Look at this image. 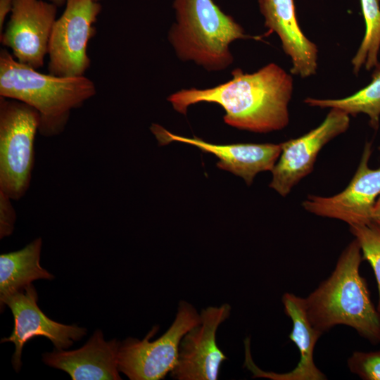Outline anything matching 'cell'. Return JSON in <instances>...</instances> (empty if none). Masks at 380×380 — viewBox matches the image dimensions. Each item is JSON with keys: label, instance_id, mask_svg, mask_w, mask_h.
<instances>
[{"label": "cell", "instance_id": "cell-1", "mask_svg": "<svg viewBox=\"0 0 380 380\" xmlns=\"http://www.w3.org/2000/svg\"><path fill=\"white\" fill-rule=\"evenodd\" d=\"M232 75L230 80L212 88L182 89L169 96L167 101L184 115L193 104L217 103L225 111L224 122L239 129L267 133L287 126L293 89L290 75L270 63L253 73L236 68Z\"/></svg>", "mask_w": 380, "mask_h": 380}, {"label": "cell", "instance_id": "cell-2", "mask_svg": "<svg viewBox=\"0 0 380 380\" xmlns=\"http://www.w3.org/2000/svg\"><path fill=\"white\" fill-rule=\"evenodd\" d=\"M362 259L355 239L341 253L331 274L304 299L310 323L322 334L343 324L376 345L380 343V313L360 273Z\"/></svg>", "mask_w": 380, "mask_h": 380}, {"label": "cell", "instance_id": "cell-3", "mask_svg": "<svg viewBox=\"0 0 380 380\" xmlns=\"http://www.w3.org/2000/svg\"><path fill=\"white\" fill-rule=\"evenodd\" d=\"M92 80L82 75L44 74L18 61L6 49L0 52V96L23 102L39 114V132L45 137L64 130L72 109L96 94Z\"/></svg>", "mask_w": 380, "mask_h": 380}, {"label": "cell", "instance_id": "cell-4", "mask_svg": "<svg viewBox=\"0 0 380 380\" xmlns=\"http://www.w3.org/2000/svg\"><path fill=\"white\" fill-rule=\"evenodd\" d=\"M177 21L168 39L179 59L208 71L224 70L233 62L230 44L246 39L244 30L213 0H175Z\"/></svg>", "mask_w": 380, "mask_h": 380}, {"label": "cell", "instance_id": "cell-5", "mask_svg": "<svg viewBox=\"0 0 380 380\" xmlns=\"http://www.w3.org/2000/svg\"><path fill=\"white\" fill-rule=\"evenodd\" d=\"M40 116L32 106L0 98V191L13 200L27 192L34 167Z\"/></svg>", "mask_w": 380, "mask_h": 380}, {"label": "cell", "instance_id": "cell-6", "mask_svg": "<svg viewBox=\"0 0 380 380\" xmlns=\"http://www.w3.org/2000/svg\"><path fill=\"white\" fill-rule=\"evenodd\" d=\"M200 322L196 309L181 300L172 324L160 337L151 341L158 329L154 327L142 340L129 337L120 343L119 371L131 380L163 379L177 365L182 337Z\"/></svg>", "mask_w": 380, "mask_h": 380}, {"label": "cell", "instance_id": "cell-7", "mask_svg": "<svg viewBox=\"0 0 380 380\" xmlns=\"http://www.w3.org/2000/svg\"><path fill=\"white\" fill-rule=\"evenodd\" d=\"M65 4L49 39L48 70L57 77L82 76L90 65L87 46L101 6L94 0H67Z\"/></svg>", "mask_w": 380, "mask_h": 380}, {"label": "cell", "instance_id": "cell-8", "mask_svg": "<svg viewBox=\"0 0 380 380\" xmlns=\"http://www.w3.org/2000/svg\"><path fill=\"white\" fill-rule=\"evenodd\" d=\"M349 125V115L339 109L331 108L318 127L300 137L281 143V153L271 171L270 187L281 196H286L312 171L322 148L344 133Z\"/></svg>", "mask_w": 380, "mask_h": 380}, {"label": "cell", "instance_id": "cell-9", "mask_svg": "<svg viewBox=\"0 0 380 380\" xmlns=\"http://www.w3.org/2000/svg\"><path fill=\"white\" fill-rule=\"evenodd\" d=\"M230 312L228 303L201 310L200 323L189 330L180 341L177 362L170 373L172 379H218L220 367L227 357L217 346L216 334Z\"/></svg>", "mask_w": 380, "mask_h": 380}, {"label": "cell", "instance_id": "cell-10", "mask_svg": "<svg viewBox=\"0 0 380 380\" xmlns=\"http://www.w3.org/2000/svg\"><path fill=\"white\" fill-rule=\"evenodd\" d=\"M372 143L367 142L351 181L331 196L309 195L303 208L314 215L343 221L349 225L372 222L374 203L380 194V167L370 168Z\"/></svg>", "mask_w": 380, "mask_h": 380}, {"label": "cell", "instance_id": "cell-11", "mask_svg": "<svg viewBox=\"0 0 380 380\" xmlns=\"http://www.w3.org/2000/svg\"><path fill=\"white\" fill-rule=\"evenodd\" d=\"M56 6L42 0H13L11 16L0 40L18 61L34 69L44 65Z\"/></svg>", "mask_w": 380, "mask_h": 380}, {"label": "cell", "instance_id": "cell-12", "mask_svg": "<svg viewBox=\"0 0 380 380\" xmlns=\"http://www.w3.org/2000/svg\"><path fill=\"white\" fill-rule=\"evenodd\" d=\"M37 293L31 284L8 296L1 303V308L7 305L13 315L14 327L10 336L3 338L1 343L12 342L15 352L12 357L13 367L20 369L21 354L25 343L35 336L49 338L57 350H64L86 334L85 328L65 325L49 319L37 305Z\"/></svg>", "mask_w": 380, "mask_h": 380}, {"label": "cell", "instance_id": "cell-13", "mask_svg": "<svg viewBox=\"0 0 380 380\" xmlns=\"http://www.w3.org/2000/svg\"><path fill=\"white\" fill-rule=\"evenodd\" d=\"M151 131L161 146L177 141L213 154L218 158V168L241 177L248 185L258 173L272 171L281 151V144H215L197 137L189 138L173 134L156 124L152 125Z\"/></svg>", "mask_w": 380, "mask_h": 380}, {"label": "cell", "instance_id": "cell-14", "mask_svg": "<svg viewBox=\"0 0 380 380\" xmlns=\"http://www.w3.org/2000/svg\"><path fill=\"white\" fill-rule=\"evenodd\" d=\"M286 315L292 322L289 334L300 352V359L296 367L285 373L265 372L254 363L250 338L244 340L246 367L253 373V378H267L272 380H325L327 376L315 364L314 350L322 333L310 323L305 308V299L293 293H285L281 298Z\"/></svg>", "mask_w": 380, "mask_h": 380}, {"label": "cell", "instance_id": "cell-15", "mask_svg": "<svg viewBox=\"0 0 380 380\" xmlns=\"http://www.w3.org/2000/svg\"><path fill=\"white\" fill-rule=\"evenodd\" d=\"M120 343L115 338L106 341L97 330L80 348L56 350L43 355L47 365L67 372L72 380H118V355Z\"/></svg>", "mask_w": 380, "mask_h": 380}, {"label": "cell", "instance_id": "cell-16", "mask_svg": "<svg viewBox=\"0 0 380 380\" xmlns=\"http://www.w3.org/2000/svg\"><path fill=\"white\" fill-rule=\"evenodd\" d=\"M265 26L279 37L291 60V72L302 78L316 73L318 49L301 30L293 0H258Z\"/></svg>", "mask_w": 380, "mask_h": 380}, {"label": "cell", "instance_id": "cell-17", "mask_svg": "<svg viewBox=\"0 0 380 380\" xmlns=\"http://www.w3.org/2000/svg\"><path fill=\"white\" fill-rule=\"evenodd\" d=\"M42 240L37 238L23 248L0 255V300L39 279L53 275L39 263Z\"/></svg>", "mask_w": 380, "mask_h": 380}, {"label": "cell", "instance_id": "cell-18", "mask_svg": "<svg viewBox=\"0 0 380 380\" xmlns=\"http://www.w3.org/2000/svg\"><path fill=\"white\" fill-rule=\"evenodd\" d=\"M374 68L371 82L350 96L337 99L306 98L304 102L313 107L337 108L353 116L366 114L369 125L376 130L380 118V63Z\"/></svg>", "mask_w": 380, "mask_h": 380}, {"label": "cell", "instance_id": "cell-19", "mask_svg": "<svg viewBox=\"0 0 380 380\" xmlns=\"http://www.w3.org/2000/svg\"><path fill=\"white\" fill-rule=\"evenodd\" d=\"M365 23V33L360 47L352 59L353 72L356 75L362 66L367 70L378 63L380 49V7L379 0H360Z\"/></svg>", "mask_w": 380, "mask_h": 380}, {"label": "cell", "instance_id": "cell-20", "mask_svg": "<svg viewBox=\"0 0 380 380\" xmlns=\"http://www.w3.org/2000/svg\"><path fill=\"white\" fill-rule=\"evenodd\" d=\"M349 226L359 243L362 258L369 262L374 272L379 292L377 310L380 313V227L372 222Z\"/></svg>", "mask_w": 380, "mask_h": 380}, {"label": "cell", "instance_id": "cell-21", "mask_svg": "<svg viewBox=\"0 0 380 380\" xmlns=\"http://www.w3.org/2000/svg\"><path fill=\"white\" fill-rule=\"evenodd\" d=\"M350 372L364 380H380V350L355 351L347 360Z\"/></svg>", "mask_w": 380, "mask_h": 380}, {"label": "cell", "instance_id": "cell-22", "mask_svg": "<svg viewBox=\"0 0 380 380\" xmlns=\"http://www.w3.org/2000/svg\"><path fill=\"white\" fill-rule=\"evenodd\" d=\"M11 198L0 191V238L10 236L16 220L15 209L11 201Z\"/></svg>", "mask_w": 380, "mask_h": 380}, {"label": "cell", "instance_id": "cell-23", "mask_svg": "<svg viewBox=\"0 0 380 380\" xmlns=\"http://www.w3.org/2000/svg\"><path fill=\"white\" fill-rule=\"evenodd\" d=\"M13 0H0V32L2 33V27L7 14L11 11Z\"/></svg>", "mask_w": 380, "mask_h": 380}, {"label": "cell", "instance_id": "cell-24", "mask_svg": "<svg viewBox=\"0 0 380 380\" xmlns=\"http://www.w3.org/2000/svg\"><path fill=\"white\" fill-rule=\"evenodd\" d=\"M372 222L380 227V194L373 207Z\"/></svg>", "mask_w": 380, "mask_h": 380}, {"label": "cell", "instance_id": "cell-25", "mask_svg": "<svg viewBox=\"0 0 380 380\" xmlns=\"http://www.w3.org/2000/svg\"><path fill=\"white\" fill-rule=\"evenodd\" d=\"M51 3L54 4L57 6H63L64 4H66L67 0H49Z\"/></svg>", "mask_w": 380, "mask_h": 380}, {"label": "cell", "instance_id": "cell-26", "mask_svg": "<svg viewBox=\"0 0 380 380\" xmlns=\"http://www.w3.org/2000/svg\"><path fill=\"white\" fill-rule=\"evenodd\" d=\"M378 149H379V151L380 152V146H379Z\"/></svg>", "mask_w": 380, "mask_h": 380}, {"label": "cell", "instance_id": "cell-27", "mask_svg": "<svg viewBox=\"0 0 380 380\" xmlns=\"http://www.w3.org/2000/svg\"><path fill=\"white\" fill-rule=\"evenodd\" d=\"M94 1H98L99 0H94Z\"/></svg>", "mask_w": 380, "mask_h": 380}]
</instances>
